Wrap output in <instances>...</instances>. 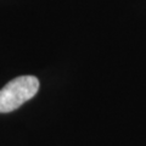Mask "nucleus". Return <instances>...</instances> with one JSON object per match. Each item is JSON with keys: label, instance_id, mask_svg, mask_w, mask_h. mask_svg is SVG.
Returning <instances> with one entry per match:
<instances>
[{"label": "nucleus", "instance_id": "nucleus-1", "mask_svg": "<svg viewBox=\"0 0 146 146\" xmlns=\"http://www.w3.org/2000/svg\"><path fill=\"white\" fill-rule=\"evenodd\" d=\"M39 90V80L33 76L13 78L0 90V113H9L21 107L35 96Z\"/></svg>", "mask_w": 146, "mask_h": 146}]
</instances>
